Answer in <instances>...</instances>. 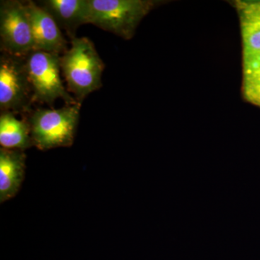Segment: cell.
I'll return each mask as SVG.
<instances>
[{
	"label": "cell",
	"instance_id": "obj_10",
	"mask_svg": "<svg viewBox=\"0 0 260 260\" xmlns=\"http://www.w3.org/2000/svg\"><path fill=\"white\" fill-rule=\"evenodd\" d=\"M25 151L0 148V203L18 194L25 178Z\"/></svg>",
	"mask_w": 260,
	"mask_h": 260
},
{
	"label": "cell",
	"instance_id": "obj_4",
	"mask_svg": "<svg viewBox=\"0 0 260 260\" xmlns=\"http://www.w3.org/2000/svg\"><path fill=\"white\" fill-rule=\"evenodd\" d=\"M80 107L81 104L78 103L59 109H40L30 113L27 121L32 145L43 151L71 146L79 123Z\"/></svg>",
	"mask_w": 260,
	"mask_h": 260
},
{
	"label": "cell",
	"instance_id": "obj_8",
	"mask_svg": "<svg viewBox=\"0 0 260 260\" xmlns=\"http://www.w3.org/2000/svg\"><path fill=\"white\" fill-rule=\"evenodd\" d=\"M23 3L31 28L34 51L62 55L69 47L55 20L34 1Z\"/></svg>",
	"mask_w": 260,
	"mask_h": 260
},
{
	"label": "cell",
	"instance_id": "obj_5",
	"mask_svg": "<svg viewBox=\"0 0 260 260\" xmlns=\"http://www.w3.org/2000/svg\"><path fill=\"white\" fill-rule=\"evenodd\" d=\"M60 56L45 51H32L25 57L34 102L52 106L56 100L61 99L65 105L78 104L63 85Z\"/></svg>",
	"mask_w": 260,
	"mask_h": 260
},
{
	"label": "cell",
	"instance_id": "obj_3",
	"mask_svg": "<svg viewBox=\"0 0 260 260\" xmlns=\"http://www.w3.org/2000/svg\"><path fill=\"white\" fill-rule=\"evenodd\" d=\"M88 24L130 40L145 17L167 3L161 0H88Z\"/></svg>",
	"mask_w": 260,
	"mask_h": 260
},
{
	"label": "cell",
	"instance_id": "obj_6",
	"mask_svg": "<svg viewBox=\"0 0 260 260\" xmlns=\"http://www.w3.org/2000/svg\"><path fill=\"white\" fill-rule=\"evenodd\" d=\"M34 102L25 57L3 53L0 56V110L1 112H29Z\"/></svg>",
	"mask_w": 260,
	"mask_h": 260
},
{
	"label": "cell",
	"instance_id": "obj_7",
	"mask_svg": "<svg viewBox=\"0 0 260 260\" xmlns=\"http://www.w3.org/2000/svg\"><path fill=\"white\" fill-rule=\"evenodd\" d=\"M0 46L10 55L26 57L34 51L30 21L23 2H0Z\"/></svg>",
	"mask_w": 260,
	"mask_h": 260
},
{
	"label": "cell",
	"instance_id": "obj_1",
	"mask_svg": "<svg viewBox=\"0 0 260 260\" xmlns=\"http://www.w3.org/2000/svg\"><path fill=\"white\" fill-rule=\"evenodd\" d=\"M229 3L239 18L242 99L260 109V0H234Z\"/></svg>",
	"mask_w": 260,
	"mask_h": 260
},
{
	"label": "cell",
	"instance_id": "obj_9",
	"mask_svg": "<svg viewBox=\"0 0 260 260\" xmlns=\"http://www.w3.org/2000/svg\"><path fill=\"white\" fill-rule=\"evenodd\" d=\"M37 4L65 30L70 40L76 38L80 25L88 24V0H44Z\"/></svg>",
	"mask_w": 260,
	"mask_h": 260
},
{
	"label": "cell",
	"instance_id": "obj_11",
	"mask_svg": "<svg viewBox=\"0 0 260 260\" xmlns=\"http://www.w3.org/2000/svg\"><path fill=\"white\" fill-rule=\"evenodd\" d=\"M0 145L3 148L23 151L34 146L28 121L18 119L13 113L1 112Z\"/></svg>",
	"mask_w": 260,
	"mask_h": 260
},
{
	"label": "cell",
	"instance_id": "obj_2",
	"mask_svg": "<svg viewBox=\"0 0 260 260\" xmlns=\"http://www.w3.org/2000/svg\"><path fill=\"white\" fill-rule=\"evenodd\" d=\"M60 67L68 92L79 104L102 88L105 64L88 38L72 39L70 47L60 56Z\"/></svg>",
	"mask_w": 260,
	"mask_h": 260
}]
</instances>
